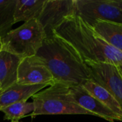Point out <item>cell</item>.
I'll list each match as a JSON object with an SVG mask.
<instances>
[{"mask_svg":"<svg viewBox=\"0 0 122 122\" xmlns=\"http://www.w3.org/2000/svg\"><path fill=\"white\" fill-rule=\"evenodd\" d=\"M31 99L34 107L31 114L32 118L39 115H93L76 104L71 93L70 86L61 83L55 82L33 95Z\"/></svg>","mask_w":122,"mask_h":122,"instance_id":"obj_3","label":"cell"},{"mask_svg":"<svg viewBox=\"0 0 122 122\" xmlns=\"http://www.w3.org/2000/svg\"><path fill=\"white\" fill-rule=\"evenodd\" d=\"M117 5L118 6V7L121 9V11H122V0H114Z\"/></svg>","mask_w":122,"mask_h":122,"instance_id":"obj_17","label":"cell"},{"mask_svg":"<svg viewBox=\"0 0 122 122\" xmlns=\"http://www.w3.org/2000/svg\"><path fill=\"white\" fill-rule=\"evenodd\" d=\"M16 0H0V36L3 38L14 23V12Z\"/></svg>","mask_w":122,"mask_h":122,"instance_id":"obj_15","label":"cell"},{"mask_svg":"<svg viewBox=\"0 0 122 122\" xmlns=\"http://www.w3.org/2000/svg\"><path fill=\"white\" fill-rule=\"evenodd\" d=\"M74 14L92 27L98 20L122 24V11L114 0H74Z\"/></svg>","mask_w":122,"mask_h":122,"instance_id":"obj_5","label":"cell"},{"mask_svg":"<svg viewBox=\"0 0 122 122\" xmlns=\"http://www.w3.org/2000/svg\"><path fill=\"white\" fill-rule=\"evenodd\" d=\"M2 49V43H1V37L0 36V51H1Z\"/></svg>","mask_w":122,"mask_h":122,"instance_id":"obj_19","label":"cell"},{"mask_svg":"<svg viewBox=\"0 0 122 122\" xmlns=\"http://www.w3.org/2000/svg\"><path fill=\"white\" fill-rule=\"evenodd\" d=\"M84 62L90 71V79L107 89L122 109V76L118 66L107 63Z\"/></svg>","mask_w":122,"mask_h":122,"instance_id":"obj_6","label":"cell"},{"mask_svg":"<svg viewBox=\"0 0 122 122\" xmlns=\"http://www.w3.org/2000/svg\"><path fill=\"white\" fill-rule=\"evenodd\" d=\"M46 35L37 19L24 22L11 29L1 38L2 49L21 59L35 56L41 48Z\"/></svg>","mask_w":122,"mask_h":122,"instance_id":"obj_4","label":"cell"},{"mask_svg":"<svg viewBox=\"0 0 122 122\" xmlns=\"http://www.w3.org/2000/svg\"><path fill=\"white\" fill-rule=\"evenodd\" d=\"M93 28L107 42L122 53V24L98 20Z\"/></svg>","mask_w":122,"mask_h":122,"instance_id":"obj_13","label":"cell"},{"mask_svg":"<svg viewBox=\"0 0 122 122\" xmlns=\"http://www.w3.org/2000/svg\"><path fill=\"white\" fill-rule=\"evenodd\" d=\"M33 102H23L11 104L1 112L4 114V119L11 122H19L24 117L31 114L34 112Z\"/></svg>","mask_w":122,"mask_h":122,"instance_id":"obj_16","label":"cell"},{"mask_svg":"<svg viewBox=\"0 0 122 122\" xmlns=\"http://www.w3.org/2000/svg\"><path fill=\"white\" fill-rule=\"evenodd\" d=\"M16 83L21 85H52L54 77L44 63L36 55L22 59L17 71Z\"/></svg>","mask_w":122,"mask_h":122,"instance_id":"obj_8","label":"cell"},{"mask_svg":"<svg viewBox=\"0 0 122 122\" xmlns=\"http://www.w3.org/2000/svg\"><path fill=\"white\" fill-rule=\"evenodd\" d=\"M81 85L89 94L97 99L114 114L122 118L121 106L107 89L91 79L86 80Z\"/></svg>","mask_w":122,"mask_h":122,"instance_id":"obj_14","label":"cell"},{"mask_svg":"<svg viewBox=\"0 0 122 122\" xmlns=\"http://www.w3.org/2000/svg\"><path fill=\"white\" fill-rule=\"evenodd\" d=\"M54 34L69 44L84 61L101 62L119 66L122 53L107 42L93 27L81 17H66L54 31Z\"/></svg>","mask_w":122,"mask_h":122,"instance_id":"obj_1","label":"cell"},{"mask_svg":"<svg viewBox=\"0 0 122 122\" xmlns=\"http://www.w3.org/2000/svg\"><path fill=\"white\" fill-rule=\"evenodd\" d=\"M47 86L41 85H21L17 83L12 85L4 92L0 94V111L4 108L19 102H27L33 95Z\"/></svg>","mask_w":122,"mask_h":122,"instance_id":"obj_10","label":"cell"},{"mask_svg":"<svg viewBox=\"0 0 122 122\" xmlns=\"http://www.w3.org/2000/svg\"><path fill=\"white\" fill-rule=\"evenodd\" d=\"M36 56L47 66L55 82L74 86L91 78L87 66L77 51L55 34L44 40Z\"/></svg>","mask_w":122,"mask_h":122,"instance_id":"obj_2","label":"cell"},{"mask_svg":"<svg viewBox=\"0 0 122 122\" xmlns=\"http://www.w3.org/2000/svg\"><path fill=\"white\" fill-rule=\"evenodd\" d=\"M70 90L76 104L91 112L94 116L99 117L111 122L122 121V117L114 114L97 99L89 94L81 84L70 86Z\"/></svg>","mask_w":122,"mask_h":122,"instance_id":"obj_9","label":"cell"},{"mask_svg":"<svg viewBox=\"0 0 122 122\" xmlns=\"http://www.w3.org/2000/svg\"><path fill=\"white\" fill-rule=\"evenodd\" d=\"M21 59L6 51H0V94L16 84L18 67Z\"/></svg>","mask_w":122,"mask_h":122,"instance_id":"obj_11","label":"cell"},{"mask_svg":"<svg viewBox=\"0 0 122 122\" xmlns=\"http://www.w3.org/2000/svg\"><path fill=\"white\" fill-rule=\"evenodd\" d=\"M118 66V69H119V71H120V73H121L122 76V64L119 65V66Z\"/></svg>","mask_w":122,"mask_h":122,"instance_id":"obj_18","label":"cell"},{"mask_svg":"<svg viewBox=\"0 0 122 122\" xmlns=\"http://www.w3.org/2000/svg\"><path fill=\"white\" fill-rule=\"evenodd\" d=\"M74 14V0H46L38 17L46 38L54 35V31L69 16Z\"/></svg>","mask_w":122,"mask_h":122,"instance_id":"obj_7","label":"cell"},{"mask_svg":"<svg viewBox=\"0 0 122 122\" xmlns=\"http://www.w3.org/2000/svg\"></svg>","mask_w":122,"mask_h":122,"instance_id":"obj_20","label":"cell"},{"mask_svg":"<svg viewBox=\"0 0 122 122\" xmlns=\"http://www.w3.org/2000/svg\"><path fill=\"white\" fill-rule=\"evenodd\" d=\"M46 0H16L14 12V23L26 22L38 19L43 9Z\"/></svg>","mask_w":122,"mask_h":122,"instance_id":"obj_12","label":"cell"}]
</instances>
